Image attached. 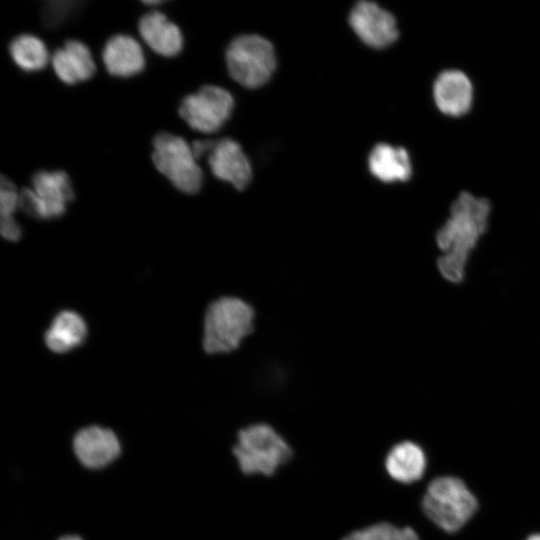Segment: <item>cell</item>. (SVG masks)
I'll return each mask as SVG.
<instances>
[{"label": "cell", "mask_w": 540, "mask_h": 540, "mask_svg": "<svg viewBox=\"0 0 540 540\" xmlns=\"http://www.w3.org/2000/svg\"><path fill=\"white\" fill-rule=\"evenodd\" d=\"M490 204L487 199L462 192L450 207V216L436 234L441 251L437 268L448 282L460 283L472 250L488 225Z\"/></svg>", "instance_id": "obj_1"}, {"label": "cell", "mask_w": 540, "mask_h": 540, "mask_svg": "<svg viewBox=\"0 0 540 540\" xmlns=\"http://www.w3.org/2000/svg\"><path fill=\"white\" fill-rule=\"evenodd\" d=\"M254 309L238 297L212 302L204 318L203 348L209 354L237 349L254 329Z\"/></svg>", "instance_id": "obj_2"}, {"label": "cell", "mask_w": 540, "mask_h": 540, "mask_svg": "<svg viewBox=\"0 0 540 540\" xmlns=\"http://www.w3.org/2000/svg\"><path fill=\"white\" fill-rule=\"evenodd\" d=\"M478 501L463 480L440 476L427 486L422 499L425 515L446 532L461 529L474 515Z\"/></svg>", "instance_id": "obj_3"}, {"label": "cell", "mask_w": 540, "mask_h": 540, "mask_svg": "<svg viewBox=\"0 0 540 540\" xmlns=\"http://www.w3.org/2000/svg\"><path fill=\"white\" fill-rule=\"evenodd\" d=\"M233 454L247 475H273L292 456L289 444L270 425L259 423L238 432Z\"/></svg>", "instance_id": "obj_4"}, {"label": "cell", "mask_w": 540, "mask_h": 540, "mask_svg": "<svg viewBox=\"0 0 540 540\" xmlns=\"http://www.w3.org/2000/svg\"><path fill=\"white\" fill-rule=\"evenodd\" d=\"M226 63L230 76L247 88H258L272 76L276 67L273 45L258 35H242L229 44Z\"/></svg>", "instance_id": "obj_5"}, {"label": "cell", "mask_w": 540, "mask_h": 540, "mask_svg": "<svg viewBox=\"0 0 540 540\" xmlns=\"http://www.w3.org/2000/svg\"><path fill=\"white\" fill-rule=\"evenodd\" d=\"M152 161L157 170L181 192L197 193L203 173L189 145L182 137L159 132L153 138Z\"/></svg>", "instance_id": "obj_6"}, {"label": "cell", "mask_w": 540, "mask_h": 540, "mask_svg": "<svg viewBox=\"0 0 540 540\" xmlns=\"http://www.w3.org/2000/svg\"><path fill=\"white\" fill-rule=\"evenodd\" d=\"M33 188L19 192V207L29 216L53 219L65 213L66 205L74 198L68 174L62 170H40L33 174Z\"/></svg>", "instance_id": "obj_7"}, {"label": "cell", "mask_w": 540, "mask_h": 540, "mask_svg": "<svg viewBox=\"0 0 540 540\" xmlns=\"http://www.w3.org/2000/svg\"><path fill=\"white\" fill-rule=\"evenodd\" d=\"M233 106V97L227 90L205 85L182 99L178 113L192 129L213 133L228 120Z\"/></svg>", "instance_id": "obj_8"}, {"label": "cell", "mask_w": 540, "mask_h": 540, "mask_svg": "<svg viewBox=\"0 0 540 540\" xmlns=\"http://www.w3.org/2000/svg\"><path fill=\"white\" fill-rule=\"evenodd\" d=\"M349 23L358 37L373 48H384L398 37L395 18L371 1H360L352 9Z\"/></svg>", "instance_id": "obj_9"}, {"label": "cell", "mask_w": 540, "mask_h": 540, "mask_svg": "<svg viewBox=\"0 0 540 540\" xmlns=\"http://www.w3.org/2000/svg\"><path fill=\"white\" fill-rule=\"evenodd\" d=\"M73 451L79 462L89 469H101L121 453L117 435L108 428L91 425L80 429L73 438Z\"/></svg>", "instance_id": "obj_10"}, {"label": "cell", "mask_w": 540, "mask_h": 540, "mask_svg": "<svg viewBox=\"0 0 540 540\" xmlns=\"http://www.w3.org/2000/svg\"><path fill=\"white\" fill-rule=\"evenodd\" d=\"M208 163L215 177L243 190L252 178V169L241 146L230 138L215 141Z\"/></svg>", "instance_id": "obj_11"}, {"label": "cell", "mask_w": 540, "mask_h": 540, "mask_svg": "<svg viewBox=\"0 0 540 540\" xmlns=\"http://www.w3.org/2000/svg\"><path fill=\"white\" fill-rule=\"evenodd\" d=\"M51 62L57 77L69 85L88 80L96 70L89 48L74 39L67 40L63 47L56 49Z\"/></svg>", "instance_id": "obj_12"}, {"label": "cell", "mask_w": 540, "mask_h": 540, "mask_svg": "<svg viewBox=\"0 0 540 540\" xmlns=\"http://www.w3.org/2000/svg\"><path fill=\"white\" fill-rule=\"evenodd\" d=\"M138 29L146 44L160 55L171 57L182 50L183 36L179 27L160 11L145 13L139 20Z\"/></svg>", "instance_id": "obj_13"}, {"label": "cell", "mask_w": 540, "mask_h": 540, "mask_svg": "<svg viewBox=\"0 0 540 540\" xmlns=\"http://www.w3.org/2000/svg\"><path fill=\"white\" fill-rule=\"evenodd\" d=\"M472 85L468 77L459 70L442 72L434 83V99L444 114L460 116L472 103Z\"/></svg>", "instance_id": "obj_14"}, {"label": "cell", "mask_w": 540, "mask_h": 540, "mask_svg": "<svg viewBox=\"0 0 540 540\" xmlns=\"http://www.w3.org/2000/svg\"><path fill=\"white\" fill-rule=\"evenodd\" d=\"M102 59L109 74L129 77L143 70L145 58L140 44L131 36L116 34L108 39Z\"/></svg>", "instance_id": "obj_15"}, {"label": "cell", "mask_w": 540, "mask_h": 540, "mask_svg": "<svg viewBox=\"0 0 540 540\" xmlns=\"http://www.w3.org/2000/svg\"><path fill=\"white\" fill-rule=\"evenodd\" d=\"M426 463L425 453L418 444L403 441L390 449L385 459V468L392 479L409 484L422 478Z\"/></svg>", "instance_id": "obj_16"}, {"label": "cell", "mask_w": 540, "mask_h": 540, "mask_svg": "<svg viewBox=\"0 0 540 540\" xmlns=\"http://www.w3.org/2000/svg\"><path fill=\"white\" fill-rule=\"evenodd\" d=\"M87 336L84 319L74 311H61L45 333L46 346L55 353H65L83 343Z\"/></svg>", "instance_id": "obj_17"}, {"label": "cell", "mask_w": 540, "mask_h": 540, "mask_svg": "<svg viewBox=\"0 0 540 540\" xmlns=\"http://www.w3.org/2000/svg\"><path fill=\"white\" fill-rule=\"evenodd\" d=\"M371 173L383 182L406 181L411 176V163L407 151L386 143L377 144L369 155Z\"/></svg>", "instance_id": "obj_18"}, {"label": "cell", "mask_w": 540, "mask_h": 540, "mask_svg": "<svg viewBox=\"0 0 540 540\" xmlns=\"http://www.w3.org/2000/svg\"><path fill=\"white\" fill-rule=\"evenodd\" d=\"M9 53L16 65L25 71L42 69L49 59L43 41L31 34H21L12 39Z\"/></svg>", "instance_id": "obj_19"}, {"label": "cell", "mask_w": 540, "mask_h": 540, "mask_svg": "<svg viewBox=\"0 0 540 540\" xmlns=\"http://www.w3.org/2000/svg\"><path fill=\"white\" fill-rule=\"evenodd\" d=\"M343 540H419V537L410 527L401 528L381 522L356 530Z\"/></svg>", "instance_id": "obj_20"}, {"label": "cell", "mask_w": 540, "mask_h": 540, "mask_svg": "<svg viewBox=\"0 0 540 540\" xmlns=\"http://www.w3.org/2000/svg\"><path fill=\"white\" fill-rule=\"evenodd\" d=\"M79 2L48 1L42 7V20L47 28H55L62 24L73 12Z\"/></svg>", "instance_id": "obj_21"}, {"label": "cell", "mask_w": 540, "mask_h": 540, "mask_svg": "<svg viewBox=\"0 0 540 540\" xmlns=\"http://www.w3.org/2000/svg\"><path fill=\"white\" fill-rule=\"evenodd\" d=\"M19 206V193L15 184L4 175L0 177V215L1 218L13 217Z\"/></svg>", "instance_id": "obj_22"}, {"label": "cell", "mask_w": 540, "mask_h": 540, "mask_svg": "<svg viewBox=\"0 0 540 540\" xmlns=\"http://www.w3.org/2000/svg\"><path fill=\"white\" fill-rule=\"evenodd\" d=\"M0 230L6 240L18 241L21 237V228L13 217L1 218Z\"/></svg>", "instance_id": "obj_23"}, {"label": "cell", "mask_w": 540, "mask_h": 540, "mask_svg": "<svg viewBox=\"0 0 540 540\" xmlns=\"http://www.w3.org/2000/svg\"><path fill=\"white\" fill-rule=\"evenodd\" d=\"M215 144V141L213 140H196L191 144L192 152L197 159L201 158L204 154L209 153L213 146Z\"/></svg>", "instance_id": "obj_24"}, {"label": "cell", "mask_w": 540, "mask_h": 540, "mask_svg": "<svg viewBox=\"0 0 540 540\" xmlns=\"http://www.w3.org/2000/svg\"><path fill=\"white\" fill-rule=\"evenodd\" d=\"M58 540H83L81 536L76 534H67L61 536Z\"/></svg>", "instance_id": "obj_25"}, {"label": "cell", "mask_w": 540, "mask_h": 540, "mask_svg": "<svg viewBox=\"0 0 540 540\" xmlns=\"http://www.w3.org/2000/svg\"><path fill=\"white\" fill-rule=\"evenodd\" d=\"M526 540H540V534H532Z\"/></svg>", "instance_id": "obj_26"}, {"label": "cell", "mask_w": 540, "mask_h": 540, "mask_svg": "<svg viewBox=\"0 0 540 540\" xmlns=\"http://www.w3.org/2000/svg\"><path fill=\"white\" fill-rule=\"evenodd\" d=\"M143 3L147 4V5H157V4H160L161 1H154V0H151V1H143Z\"/></svg>", "instance_id": "obj_27"}]
</instances>
